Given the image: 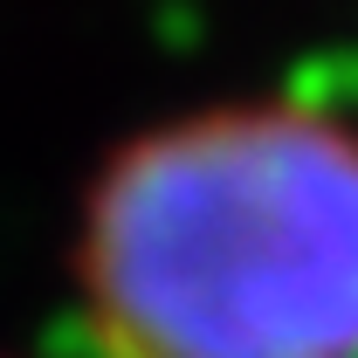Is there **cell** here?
<instances>
[{"mask_svg":"<svg viewBox=\"0 0 358 358\" xmlns=\"http://www.w3.org/2000/svg\"><path fill=\"white\" fill-rule=\"evenodd\" d=\"M83 296L117 358H358V131L234 103L110 159Z\"/></svg>","mask_w":358,"mask_h":358,"instance_id":"6da1fadb","label":"cell"}]
</instances>
